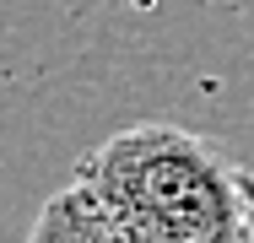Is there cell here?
Segmentation results:
<instances>
[{
  "label": "cell",
  "instance_id": "6da1fadb",
  "mask_svg": "<svg viewBox=\"0 0 254 243\" xmlns=\"http://www.w3.org/2000/svg\"><path fill=\"white\" fill-rule=\"evenodd\" d=\"M238 173L216 141L179 124L119 130L76 162L119 243H249Z\"/></svg>",
  "mask_w": 254,
  "mask_h": 243
},
{
  "label": "cell",
  "instance_id": "3957f363",
  "mask_svg": "<svg viewBox=\"0 0 254 243\" xmlns=\"http://www.w3.org/2000/svg\"><path fill=\"white\" fill-rule=\"evenodd\" d=\"M244 184V211H249V243H254V173H238Z\"/></svg>",
  "mask_w": 254,
  "mask_h": 243
},
{
  "label": "cell",
  "instance_id": "7a4b0ae2",
  "mask_svg": "<svg viewBox=\"0 0 254 243\" xmlns=\"http://www.w3.org/2000/svg\"><path fill=\"white\" fill-rule=\"evenodd\" d=\"M22 243H119V233L103 216V205L92 200V189L81 179H70L65 189H54L38 205V216H33Z\"/></svg>",
  "mask_w": 254,
  "mask_h": 243
}]
</instances>
